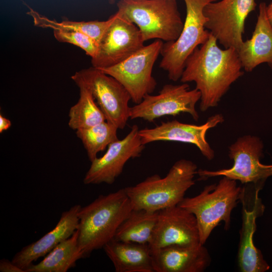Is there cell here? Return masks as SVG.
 Masks as SVG:
<instances>
[{"instance_id": "obj_9", "label": "cell", "mask_w": 272, "mask_h": 272, "mask_svg": "<svg viewBox=\"0 0 272 272\" xmlns=\"http://www.w3.org/2000/svg\"><path fill=\"white\" fill-rule=\"evenodd\" d=\"M71 79L89 88L107 122L118 129L125 127L130 119L131 97L117 80L93 66L77 72Z\"/></svg>"}, {"instance_id": "obj_20", "label": "cell", "mask_w": 272, "mask_h": 272, "mask_svg": "<svg viewBox=\"0 0 272 272\" xmlns=\"http://www.w3.org/2000/svg\"><path fill=\"white\" fill-rule=\"evenodd\" d=\"M103 249L116 272H155L148 244L113 239Z\"/></svg>"}, {"instance_id": "obj_26", "label": "cell", "mask_w": 272, "mask_h": 272, "mask_svg": "<svg viewBox=\"0 0 272 272\" xmlns=\"http://www.w3.org/2000/svg\"><path fill=\"white\" fill-rule=\"evenodd\" d=\"M55 39L60 42L75 45L83 49L91 58L95 56L98 49V43L85 33L77 31L54 30Z\"/></svg>"}, {"instance_id": "obj_21", "label": "cell", "mask_w": 272, "mask_h": 272, "mask_svg": "<svg viewBox=\"0 0 272 272\" xmlns=\"http://www.w3.org/2000/svg\"><path fill=\"white\" fill-rule=\"evenodd\" d=\"M77 230L68 239L58 244L38 263L32 264L25 272H66L83 258L79 247Z\"/></svg>"}, {"instance_id": "obj_25", "label": "cell", "mask_w": 272, "mask_h": 272, "mask_svg": "<svg viewBox=\"0 0 272 272\" xmlns=\"http://www.w3.org/2000/svg\"><path fill=\"white\" fill-rule=\"evenodd\" d=\"M117 129L115 125L105 121L89 128L76 130V135L82 142L91 162L97 157L99 152L118 140Z\"/></svg>"}, {"instance_id": "obj_13", "label": "cell", "mask_w": 272, "mask_h": 272, "mask_svg": "<svg viewBox=\"0 0 272 272\" xmlns=\"http://www.w3.org/2000/svg\"><path fill=\"white\" fill-rule=\"evenodd\" d=\"M137 125L131 127L122 139L111 143L106 153L91 162L83 179L85 184H112L122 172L125 163L139 157L145 148L139 133Z\"/></svg>"}, {"instance_id": "obj_7", "label": "cell", "mask_w": 272, "mask_h": 272, "mask_svg": "<svg viewBox=\"0 0 272 272\" xmlns=\"http://www.w3.org/2000/svg\"><path fill=\"white\" fill-rule=\"evenodd\" d=\"M263 149L259 138L251 135L240 137L229 147L228 156L234 162L232 167L216 171L200 169L197 174L200 180L225 176L242 184L252 183L255 189L260 190L267 178L272 176V165L260 162Z\"/></svg>"}, {"instance_id": "obj_17", "label": "cell", "mask_w": 272, "mask_h": 272, "mask_svg": "<svg viewBox=\"0 0 272 272\" xmlns=\"http://www.w3.org/2000/svg\"><path fill=\"white\" fill-rule=\"evenodd\" d=\"M155 272H202L211 262L204 245H171L151 250Z\"/></svg>"}, {"instance_id": "obj_14", "label": "cell", "mask_w": 272, "mask_h": 272, "mask_svg": "<svg viewBox=\"0 0 272 272\" xmlns=\"http://www.w3.org/2000/svg\"><path fill=\"white\" fill-rule=\"evenodd\" d=\"M224 121L222 114L208 118L201 125L182 123L177 120L162 122L155 127L139 129V133L144 145L157 141H171L195 145L202 155L211 161L215 157V152L207 141V131Z\"/></svg>"}, {"instance_id": "obj_4", "label": "cell", "mask_w": 272, "mask_h": 272, "mask_svg": "<svg viewBox=\"0 0 272 272\" xmlns=\"http://www.w3.org/2000/svg\"><path fill=\"white\" fill-rule=\"evenodd\" d=\"M236 181L223 176L217 184L206 185L199 194L184 197L178 205L195 216L201 244H205L221 222L226 230L230 228L232 211L241 202L245 191Z\"/></svg>"}, {"instance_id": "obj_5", "label": "cell", "mask_w": 272, "mask_h": 272, "mask_svg": "<svg viewBox=\"0 0 272 272\" xmlns=\"http://www.w3.org/2000/svg\"><path fill=\"white\" fill-rule=\"evenodd\" d=\"M117 13L139 29L145 41H175L183 23L177 0H119Z\"/></svg>"}, {"instance_id": "obj_1", "label": "cell", "mask_w": 272, "mask_h": 272, "mask_svg": "<svg viewBox=\"0 0 272 272\" xmlns=\"http://www.w3.org/2000/svg\"><path fill=\"white\" fill-rule=\"evenodd\" d=\"M210 33L208 40L187 58L180 78L183 83L193 82L201 95L199 109L205 112L216 107L230 86L244 72L237 50L222 49Z\"/></svg>"}, {"instance_id": "obj_22", "label": "cell", "mask_w": 272, "mask_h": 272, "mask_svg": "<svg viewBox=\"0 0 272 272\" xmlns=\"http://www.w3.org/2000/svg\"><path fill=\"white\" fill-rule=\"evenodd\" d=\"M158 212L133 209L119 227L114 239L149 244L157 223Z\"/></svg>"}, {"instance_id": "obj_18", "label": "cell", "mask_w": 272, "mask_h": 272, "mask_svg": "<svg viewBox=\"0 0 272 272\" xmlns=\"http://www.w3.org/2000/svg\"><path fill=\"white\" fill-rule=\"evenodd\" d=\"M81 206L76 205L63 212L55 227L37 241L18 251L12 261L24 269L41 257L45 256L58 244L70 238L77 230L78 213Z\"/></svg>"}, {"instance_id": "obj_15", "label": "cell", "mask_w": 272, "mask_h": 272, "mask_svg": "<svg viewBox=\"0 0 272 272\" xmlns=\"http://www.w3.org/2000/svg\"><path fill=\"white\" fill-rule=\"evenodd\" d=\"M200 243L195 216L179 206L158 211L157 223L148 244L151 250L171 245Z\"/></svg>"}, {"instance_id": "obj_16", "label": "cell", "mask_w": 272, "mask_h": 272, "mask_svg": "<svg viewBox=\"0 0 272 272\" xmlns=\"http://www.w3.org/2000/svg\"><path fill=\"white\" fill-rule=\"evenodd\" d=\"M259 190H256L252 202L249 205L244 198V192L241 200L243 205L242 224L238 252V263L239 269L242 272H264L270 267L253 241V236L256 229V220L262 215L264 210V206L258 197Z\"/></svg>"}, {"instance_id": "obj_3", "label": "cell", "mask_w": 272, "mask_h": 272, "mask_svg": "<svg viewBox=\"0 0 272 272\" xmlns=\"http://www.w3.org/2000/svg\"><path fill=\"white\" fill-rule=\"evenodd\" d=\"M197 166L187 159L177 161L163 178L158 174L125 187L133 209L158 212L177 206L195 184Z\"/></svg>"}, {"instance_id": "obj_30", "label": "cell", "mask_w": 272, "mask_h": 272, "mask_svg": "<svg viewBox=\"0 0 272 272\" xmlns=\"http://www.w3.org/2000/svg\"><path fill=\"white\" fill-rule=\"evenodd\" d=\"M115 0H109V3L111 4H113L115 3Z\"/></svg>"}, {"instance_id": "obj_27", "label": "cell", "mask_w": 272, "mask_h": 272, "mask_svg": "<svg viewBox=\"0 0 272 272\" xmlns=\"http://www.w3.org/2000/svg\"><path fill=\"white\" fill-rule=\"evenodd\" d=\"M0 271L1 272H25V270L16 265L12 261L3 258L0 261Z\"/></svg>"}, {"instance_id": "obj_10", "label": "cell", "mask_w": 272, "mask_h": 272, "mask_svg": "<svg viewBox=\"0 0 272 272\" xmlns=\"http://www.w3.org/2000/svg\"><path fill=\"white\" fill-rule=\"evenodd\" d=\"M255 0H221L211 2L203 9L205 28L225 48L238 50L243 42L245 22L254 11Z\"/></svg>"}, {"instance_id": "obj_6", "label": "cell", "mask_w": 272, "mask_h": 272, "mask_svg": "<svg viewBox=\"0 0 272 272\" xmlns=\"http://www.w3.org/2000/svg\"><path fill=\"white\" fill-rule=\"evenodd\" d=\"M217 1L184 0L186 17L181 33L175 41L164 43L160 54L159 67L167 73L169 80L180 79L188 56L209 38L210 32L205 28L207 18L203 9Z\"/></svg>"}, {"instance_id": "obj_23", "label": "cell", "mask_w": 272, "mask_h": 272, "mask_svg": "<svg viewBox=\"0 0 272 272\" xmlns=\"http://www.w3.org/2000/svg\"><path fill=\"white\" fill-rule=\"evenodd\" d=\"M75 83L79 88L80 97L78 102L70 109L69 127L77 130L89 128L106 121L89 88L82 82Z\"/></svg>"}, {"instance_id": "obj_24", "label": "cell", "mask_w": 272, "mask_h": 272, "mask_svg": "<svg viewBox=\"0 0 272 272\" xmlns=\"http://www.w3.org/2000/svg\"><path fill=\"white\" fill-rule=\"evenodd\" d=\"M28 7L29 11L27 12V14L32 18L35 26L51 28L53 30L82 32L95 40L98 44L114 18L113 14L106 21H73L66 20L57 22L40 14L29 7Z\"/></svg>"}, {"instance_id": "obj_2", "label": "cell", "mask_w": 272, "mask_h": 272, "mask_svg": "<svg viewBox=\"0 0 272 272\" xmlns=\"http://www.w3.org/2000/svg\"><path fill=\"white\" fill-rule=\"evenodd\" d=\"M133 210L125 188L100 195L78 213V244L83 258L114 238L120 225Z\"/></svg>"}, {"instance_id": "obj_19", "label": "cell", "mask_w": 272, "mask_h": 272, "mask_svg": "<svg viewBox=\"0 0 272 272\" xmlns=\"http://www.w3.org/2000/svg\"><path fill=\"white\" fill-rule=\"evenodd\" d=\"M264 2L259 5V14L252 37L237 50L243 68L250 72L259 64H272V26L266 15Z\"/></svg>"}, {"instance_id": "obj_29", "label": "cell", "mask_w": 272, "mask_h": 272, "mask_svg": "<svg viewBox=\"0 0 272 272\" xmlns=\"http://www.w3.org/2000/svg\"><path fill=\"white\" fill-rule=\"evenodd\" d=\"M266 15L268 21L272 26V0L271 3L266 7Z\"/></svg>"}, {"instance_id": "obj_11", "label": "cell", "mask_w": 272, "mask_h": 272, "mask_svg": "<svg viewBox=\"0 0 272 272\" xmlns=\"http://www.w3.org/2000/svg\"><path fill=\"white\" fill-rule=\"evenodd\" d=\"M200 97V92L196 88L190 90L187 83L166 84L158 94H148L140 103L130 107V119L142 118L152 122L163 116L187 113L198 121L195 105Z\"/></svg>"}, {"instance_id": "obj_28", "label": "cell", "mask_w": 272, "mask_h": 272, "mask_svg": "<svg viewBox=\"0 0 272 272\" xmlns=\"http://www.w3.org/2000/svg\"><path fill=\"white\" fill-rule=\"evenodd\" d=\"M11 126V121L4 117L2 114L0 115V133L8 129Z\"/></svg>"}, {"instance_id": "obj_12", "label": "cell", "mask_w": 272, "mask_h": 272, "mask_svg": "<svg viewBox=\"0 0 272 272\" xmlns=\"http://www.w3.org/2000/svg\"><path fill=\"white\" fill-rule=\"evenodd\" d=\"M112 22L98 43L96 55L91 58L92 66L105 68L124 60L144 46L138 27L121 18L116 12Z\"/></svg>"}, {"instance_id": "obj_8", "label": "cell", "mask_w": 272, "mask_h": 272, "mask_svg": "<svg viewBox=\"0 0 272 272\" xmlns=\"http://www.w3.org/2000/svg\"><path fill=\"white\" fill-rule=\"evenodd\" d=\"M163 43L162 40L156 39L121 62L98 69L117 80L127 91L132 101L139 104L156 88L157 83L152 72Z\"/></svg>"}]
</instances>
